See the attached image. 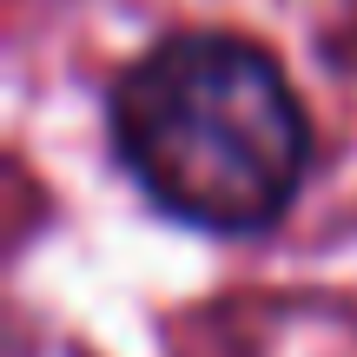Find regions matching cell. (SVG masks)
Returning a JSON list of instances; mask_svg holds the SVG:
<instances>
[{"label":"cell","instance_id":"6da1fadb","mask_svg":"<svg viewBox=\"0 0 357 357\" xmlns=\"http://www.w3.org/2000/svg\"><path fill=\"white\" fill-rule=\"evenodd\" d=\"M113 146L172 218L265 231L305 178L311 139L278 60L231 33H178L113 86Z\"/></svg>","mask_w":357,"mask_h":357}]
</instances>
